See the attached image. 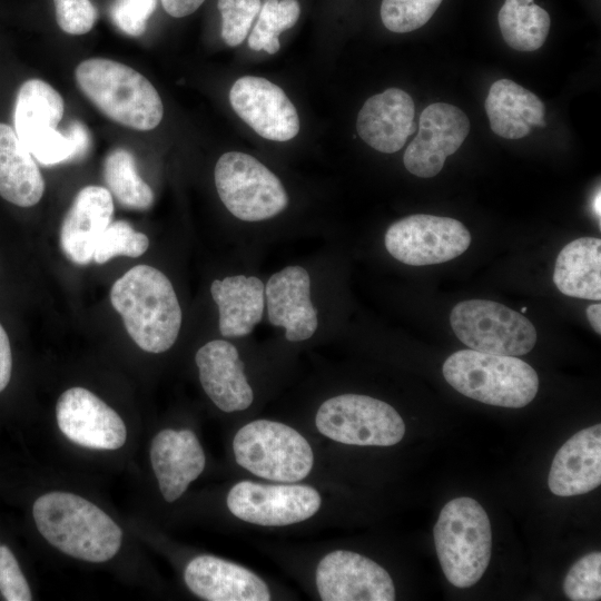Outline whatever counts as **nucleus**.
Returning a JSON list of instances; mask_svg holds the SVG:
<instances>
[{
    "label": "nucleus",
    "mask_w": 601,
    "mask_h": 601,
    "mask_svg": "<svg viewBox=\"0 0 601 601\" xmlns=\"http://www.w3.org/2000/svg\"><path fill=\"white\" fill-rule=\"evenodd\" d=\"M149 246L148 237L136 231L126 220L111 221L99 237L93 260L105 264L116 256L139 257Z\"/></svg>",
    "instance_id": "nucleus-31"
},
{
    "label": "nucleus",
    "mask_w": 601,
    "mask_h": 601,
    "mask_svg": "<svg viewBox=\"0 0 601 601\" xmlns=\"http://www.w3.org/2000/svg\"><path fill=\"white\" fill-rule=\"evenodd\" d=\"M104 179L107 189L121 206L136 210H146L152 206L154 191L139 176L135 158L127 149L116 148L107 155Z\"/></svg>",
    "instance_id": "nucleus-29"
},
{
    "label": "nucleus",
    "mask_w": 601,
    "mask_h": 601,
    "mask_svg": "<svg viewBox=\"0 0 601 601\" xmlns=\"http://www.w3.org/2000/svg\"><path fill=\"white\" fill-rule=\"evenodd\" d=\"M210 293L218 306V325L223 336H246L260 322L265 306V286L259 278L234 275L215 279Z\"/></svg>",
    "instance_id": "nucleus-24"
},
{
    "label": "nucleus",
    "mask_w": 601,
    "mask_h": 601,
    "mask_svg": "<svg viewBox=\"0 0 601 601\" xmlns=\"http://www.w3.org/2000/svg\"><path fill=\"white\" fill-rule=\"evenodd\" d=\"M236 115L260 137L287 141L299 131L297 110L284 90L269 80L244 76L229 90Z\"/></svg>",
    "instance_id": "nucleus-16"
},
{
    "label": "nucleus",
    "mask_w": 601,
    "mask_h": 601,
    "mask_svg": "<svg viewBox=\"0 0 601 601\" xmlns=\"http://www.w3.org/2000/svg\"><path fill=\"white\" fill-rule=\"evenodd\" d=\"M157 8V0H114L109 13L112 22L122 32L138 37Z\"/></svg>",
    "instance_id": "nucleus-35"
},
{
    "label": "nucleus",
    "mask_w": 601,
    "mask_h": 601,
    "mask_svg": "<svg viewBox=\"0 0 601 601\" xmlns=\"http://www.w3.org/2000/svg\"><path fill=\"white\" fill-rule=\"evenodd\" d=\"M40 534L61 552L89 562H105L119 551L122 531L100 508L68 492H49L32 508Z\"/></svg>",
    "instance_id": "nucleus-2"
},
{
    "label": "nucleus",
    "mask_w": 601,
    "mask_h": 601,
    "mask_svg": "<svg viewBox=\"0 0 601 601\" xmlns=\"http://www.w3.org/2000/svg\"><path fill=\"white\" fill-rule=\"evenodd\" d=\"M205 0H160L165 11L175 18H183L195 12Z\"/></svg>",
    "instance_id": "nucleus-40"
},
{
    "label": "nucleus",
    "mask_w": 601,
    "mask_h": 601,
    "mask_svg": "<svg viewBox=\"0 0 601 601\" xmlns=\"http://www.w3.org/2000/svg\"><path fill=\"white\" fill-rule=\"evenodd\" d=\"M384 244L401 263L424 266L462 255L470 247L471 235L454 218L416 214L393 223L385 233Z\"/></svg>",
    "instance_id": "nucleus-11"
},
{
    "label": "nucleus",
    "mask_w": 601,
    "mask_h": 601,
    "mask_svg": "<svg viewBox=\"0 0 601 601\" xmlns=\"http://www.w3.org/2000/svg\"><path fill=\"white\" fill-rule=\"evenodd\" d=\"M321 503L319 493L304 484L240 481L227 495V506L236 518L265 526L303 522L319 510Z\"/></svg>",
    "instance_id": "nucleus-12"
},
{
    "label": "nucleus",
    "mask_w": 601,
    "mask_h": 601,
    "mask_svg": "<svg viewBox=\"0 0 601 601\" xmlns=\"http://www.w3.org/2000/svg\"><path fill=\"white\" fill-rule=\"evenodd\" d=\"M414 114L411 96L398 88H388L365 101L357 116L356 129L375 150L393 154L415 131Z\"/></svg>",
    "instance_id": "nucleus-20"
},
{
    "label": "nucleus",
    "mask_w": 601,
    "mask_h": 601,
    "mask_svg": "<svg viewBox=\"0 0 601 601\" xmlns=\"http://www.w3.org/2000/svg\"><path fill=\"white\" fill-rule=\"evenodd\" d=\"M221 16V37L226 45L236 47L247 37L249 29L258 16L260 0H218Z\"/></svg>",
    "instance_id": "nucleus-34"
},
{
    "label": "nucleus",
    "mask_w": 601,
    "mask_h": 601,
    "mask_svg": "<svg viewBox=\"0 0 601 601\" xmlns=\"http://www.w3.org/2000/svg\"><path fill=\"white\" fill-rule=\"evenodd\" d=\"M110 302L141 349L158 354L175 344L181 308L170 280L159 269L149 265L130 268L114 283Z\"/></svg>",
    "instance_id": "nucleus-1"
},
{
    "label": "nucleus",
    "mask_w": 601,
    "mask_h": 601,
    "mask_svg": "<svg viewBox=\"0 0 601 601\" xmlns=\"http://www.w3.org/2000/svg\"><path fill=\"white\" fill-rule=\"evenodd\" d=\"M267 316L272 325L284 327L289 342L308 339L318 326L317 311L311 300L307 270L290 265L273 274L265 286Z\"/></svg>",
    "instance_id": "nucleus-17"
},
{
    "label": "nucleus",
    "mask_w": 601,
    "mask_h": 601,
    "mask_svg": "<svg viewBox=\"0 0 601 601\" xmlns=\"http://www.w3.org/2000/svg\"><path fill=\"white\" fill-rule=\"evenodd\" d=\"M484 107L493 132L506 139L523 138L533 126L546 125L541 99L510 79L491 86Z\"/></svg>",
    "instance_id": "nucleus-25"
},
{
    "label": "nucleus",
    "mask_w": 601,
    "mask_h": 601,
    "mask_svg": "<svg viewBox=\"0 0 601 601\" xmlns=\"http://www.w3.org/2000/svg\"><path fill=\"white\" fill-rule=\"evenodd\" d=\"M457 338L471 349L495 355L520 356L536 343L533 324L503 304L486 299L457 303L450 315Z\"/></svg>",
    "instance_id": "nucleus-9"
},
{
    "label": "nucleus",
    "mask_w": 601,
    "mask_h": 601,
    "mask_svg": "<svg viewBox=\"0 0 601 601\" xmlns=\"http://www.w3.org/2000/svg\"><path fill=\"white\" fill-rule=\"evenodd\" d=\"M12 371V354L10 341L3 326L0 324V392L10 382Z\"/></svg>",
    "instance_id": "nucleus-38"
},
{
    "label": "nucleus",
    "mask_w": 601,
    "mask_h": 601,
    "mask_svg": "<svg viewBox=\"0 0 601 601\" xmlns=\"http://www.w3.org/2000/svg\"><path fill=\"white\" fill-rule=\"evenodd\" d=\"M72 141L76 149V159L82 158L90 148V135L83 124L78 120L71 121L63 131Z\"/></svg>",
    "instance_id": "nucleus-39"
},
{
    "label": "nucleus",
    "mask_w": 601,
    "mask_h": 601,
    "mask_svg": "<svg viewBox=\"0 0 601 601\" xmlns=\"http://www.w3.org/2000/svg\"><path fill=\"white\" fill-rule=\"evenodd\" d=\"M215 185L228 211L245 221H260L282 213L287 193L279 178L255 157L229 151L215 166Z\"/></svg>",
    "instance_id": "nucleus-7"
},
{
    "label": "nucleus",
    "mask_w": 601,
    "mask_h": 601,
    "mask_svg": "<svg viewBox=\"0 0 601 601\" xmlns=\"http://www.w3.org/2000/svg\"><path fill=\"white\" fill-rule=\"evenodd\" d=\"M522 312H526V307H523V308H522Z\"/></svg>",
    "instance_id": "nucleus-44"
},
{
    "label": "nucleus",
    "mask_w": 601,
    "mask_h": 601,
    "mask_svg": "<svg viewBox=\"0 0 601 601\" xmlns=\"http://www.w3.org/2000/svg\"><path fill=\"white\" fill-rule=\"evenodd\" d=\"M563 592L572 601H597L601 599V553H588L568 571Z\"/></svg>",
    "instance_id": "nucleus-33"
},
{
    "label": "nucleus",
    "mask_w": 601,
    "mask_h": 601,
    "mask_svg": "<svg viewBox=\"0 0 601 601\" xmlns=\"http://www.w3.org/2000/svg\"><path fill=\"white\" fill-rule=\"evenodd\" d=\"M436 554L445 578L456 588H470L484 574L491 559L489 516L472 497H455L441 510L434 525Z\"/></svg>",
    "instance_id": "nucleus-5"
},
{
    "label": "nucleus",
    "mask_w": 601,
    "mask_h": 601,
    "mask_svg": "<svg viewBox=\"0 0 601 601\" xmlns=\"http://www.w3.org/2000/svg\"><path fill=\"white\" fill-rule=\"evenodd\" d=\"M235 460L253 474L277 482L305 479L314 463L307 440L293 427L269 420L244 425L233 442Z\"/></svg>",
    "instance_id": "nucleus-6"
},
{
    "label": "nucleus",
    "mask_w": 601,
    "mask_h": 601,
    "mask_svg": "<svg viewBox=\"0 0 601 601\" xmlns=\"http://www.w3.org/2000/svg\"><path fill=\"white\" fill-rule=\"evenodd\" d=\"M508 2H514V3H519V4H529V3H532L533 0H505Z\"/></svg>",
    "instance_id": "nucleus-43"
},
{
    "label": "nucleus",
    "mask_w": 601,
    "mask_h": 601,
    "mask_svg": "<svg viewBox=\"0 0 601 601\" xmlns=\"http://www.w3.org/2000/svg\"><path fill=\"white\" fill-rule=\"evenodd\" d=\"M53 4L57 23L66 33L85 35L97 21L98 12L90 0H53Z\"/></svg>",
    "instance_id": "nucleus-36"
},
{
    "label": "nucleus",
    "mask_w": 601,
    "mask_h": 601,
    "mask_svg": "<svg viewBox=\"0 0 601 601\" xmlns=\"http://www.w3.org/2000/svg\"><path fill=\"white\" fill-rule=\"evenodd\" d=\"M75 78L82 93L109 119L141 131L160 124L164 106L158 91L131 67L90 58L77 66Z\"/></svg>",
    "instance_id": "nucleus-3"
},
{
    "label": "nucleus",
    "mask_w": 601,
    "mask_h": 601,
    "mask_svg": "<svg viewBox=\"0 0 601 601\" xmlns=\"http://www.w3.org/2000/svg\"><path fill=\"white\" fill-rule=\"evenodd\" d=\"M469 131L470 120L460 108L446 102L428 105L420 116L416 137L404 152L405 168L421 178L436 176Z\"/></svg>",
    "instance_id": "nucleus-14"
},
{
    "label": "nucleus",
    "mask_w": 601,
    "mask_h": 601,
    "mask_svg": "<svg viewBox=\"0 0 601 601\" xmlns=\"http://www.w3.org/2000/svg\"><path fill=\"white\" fill-rule=\"evenodd\" d=\"M43 191L45 180L33 156L14 129L0 122V196L19 207H31Z\"/></svg>",
    "instance_id": "nucleus-26"
},
{
    "label": "nucleus",
    "mask_w": 601,
    "mask_h": 601,
    "mask_svg": "<svg viewBox=\"0 0 601 601\" xmlns=\"http://www.w3.org/2000/svg\"><path fill=\"white\" fill-rule=\"evenodd\" d=\"M299 14L297 0H264L256 24L248 36L249 48L276 53L280 48L279 33L294 27Z\"/></svg>",
    "instance_id": "nucleus-30"
},
{
    "label": "nucleus",
    "mask_w": 601,
    "mask_h": 601,
    "mask_svg": "<svg viewBox=\"0 0 601 601\" xmlns=\"http://www.w3.org/2000/svg\"><path fill=\"white\" fill-rule=\"evenodd\" d=\"M443 0H382L381 19L386 29L404 33L424 26Z\"/></svg>",
    "instance_id": "nucleus-32"
},
{
    "label": "nucleus",
    "mask_w": 601,
    "mask_h": 601,
    "mask_svg": "<svg viewBox=\"0 0 601 601\" xmlns=\"http://www.w3.org/2000/svg\"><path fill=\"white\" fill-rule=\"evenodd\" d=\"M316 587L324 601H393L395 588L388 572L375 561L352 551L326 554L316 569Z\"/></svg>",
    "instance_id": "nucleus-13"
},
{
    "label": "nucleus",
    "mask_w": 601,
    "mask_h": 601,
    "mask_svg": "<svg viewBox=\"0 0 601 601\" xmlns=\"http://www.w3.org/2000/svg\"><path fill=\"white\" fill-rule=\"evenodd\" d=\"M185 583L197 597L208 601H268L267 584L254 572L236 563L199 555L188 562Z\"/></svg>",
    "instance_id": "nucleus-21"
},
{
    "label": "nucleus",
    "mask_w": 601,
    "mask_h": 601,
    "mask_svg": "<svg viewBox=\"0 0 601 601\" xmlns=\"http://www.w3.org/2000/svg\"><path fill=\"white\" fill-rule=\"evenodd\" d=\"M112 216L114 200L107 188L89 185L80 189L60 227V247L65 256L76 265H88Z\"/></svg>",
    "instance_id": "nucleus-19"
},
{
    "label": "nucleus",
    "mask_w": 601,
    "mask_h": 601,
    "mask_svg": "<svg viewBox=\"0 0 601 601\" xmlns=\"http://www.w3.org/2000/svg\"><path fill=\"white\" fill-rule=\"evenodd\" d=\"M0 592L7 601L32 600L30 587L11 550L0 545Z\"/></svg>",
    "instance_id": "nucleus-37"
},
{
    "label": "nucleus",
    "mask_w": 601,
    "mask_h": 601,
    "mask_svg": "<svg viewBox=\"0 0 601 601\" xmlns=\"http://www.w3.org/2000/svg\"><path fill=\"white\" fill-rule=\"evenodd\" d=\"M588 321L597 334H601V305L595 303L587 308Z\"/></svg>",
    "instance_id": "nucleus-41"
},
{
    "label": "nucleus",
    "mask_w": 601,
    "mask_h": 601,
    "mask_svg": "<svg viewBox=\"0 0 601 601\" xmlns=\"http://www.w3.org/2000/svg\"><path fill=\"white\" fill-rule=\"evenodd\" d=\"M63 110L62 97L48 82L29 79L21 85L14 106V131L45 166L76 159L72 141L57 129Z\"/></svg>",
    "instance_id": "nucleus-10"
},
{
    "label": "nucleus",
    "mask_w": 601,
    "mask_h": 601,
    "mask_svg": "<svg viewBox=\"0 0 601 601\" xmlns=\"http://www.w3.org/2000/svg\"><path fill=\"white\" fill-rule=\"evenodd\" d=\"M57 424L71 442L96 450H117L127 439L122 418L97 395L71 387L58 398Z\"/></svg>",
    "instance_id": "nucleus-15"
},
{
    "label": "nucleus",
    "mask_w": 601,
    "mask_h": 601,
    "mask_svg": "<svg viewBox=\"0 0 601 601\" xmlns=\"http://www.w3.org/2000/svg\"><path fill=\"white\" fill-rule=\"evenodd\" d=\"M150 461L159 490L167 502L179 499L204 471L205 454L190 430L160 431L151 441Z\"/></svg>",
    "instance_id": "nucleus-22"
},
{
    "label": "nucleus",
    "mask_w": 601,
    "mask_h": 601,
    "mask_svg": "<svg viewBox=\"0 0 601 601\" xmlns=\"http://www.w3.org/2000/svg\"><path fill=\"white\" fill-rule=\"evenodd\" d=\"M442 371L454 390L493 406L524 407L539 388L536 372L516 356L462 349L445 359Z\"/></svg>",
    "instance_id": "nucleus-4"
},
{
    "label": "nucleus",
    "mask_w": 601,
    "mask_h": 601,
    "mask_svg": "<svg viewBox=\"0 0 601 601\" xmlns=\"http://www.w3.org/2000/svg\"><path fill=\"white\" fill-rule=\"evenodd\" d=\"M553 282L566 296L600 300L601 239L581 237L565 245L555 260Z\"/></svg>",
    "instance_id": "nucleus-27"
},
{
    "label": "nucleus",
    "mask_w": 601,
    "mask_h": 601,
    "mask_svg": "<svg viewBox=\"0 0 601 601\" xmlns=\"http://www.w3.org/2000/svg\"><path fill=\"white\" fill-rule=\"evenodd\" d=\"M550 491L558 496L588 493L601 484V425L572 435L556 452L549 472Z\"/></svg>",
    "instance_id": "nucleus-23"
},
{
    "label": "nucleus",
    "mask_w": 601,
    "mask_h": 601,
    "mask_svg": "<svg viewBox=\"0 0 601 601\" xmlns=\"http://www.w3.org/2000/svg\"><path fill=\"white\" fill-rule=\"evenodd\" d=\"M600 197H601V194H600V190H599L598 195L595 196V199H594V213H595V215H598L599 219H600V216H601Z\"/></svg>",
    "instance_id": "nucleus-42"
},
{
    "label": "nucleus",
    "mask_w": 601,
    "mask_h": 601,
    "mask_svg": "<svg viewBox=\"0 0 601 601\" xmlns=\"http://www.w3.org/2000/svg\"><path fill=\"white\" fill-rule=\"evenodd\" d=\"M317 430L338 443L359 446H391L405 434L397 411L381 400L342 394L326 400L315 418Z\"/></svg>",
    "instance_id": "nucleus-8"
},
{
    "label": "nucleus",
    "mask_w": 601,
    "mask_h": 601,
    "mask_svg": "<svg viewBox=\"0 0 601 601\" xmlns=\"http://www.w3.org/2000/svg\"><path fill=\"white\" fill-rule=\"evenodd\" d=\"M200 384L223 412L231 413L249 407L254 400L237 348L224 339L203 345L195 355Z\"/></svg>",
    "instance_id": "nucleus-18"
},
{
    "label": "nucleus",
    "mask_w": 601,
    "mask_h": 601,
    "mask_svg": "<svg viewBox=\"0 0 601 601\" xmlns=\"http://www.w3.org/2000/svg\"><path fill=\"white\" fill-rule=\"evenodd\" d=\"M504 41L519 51H534L543 46L550 30V16L538 4L505 1L497 13Z\"/></svg>",
    "instance_id": "nucleus-28"
}]
</instances>
